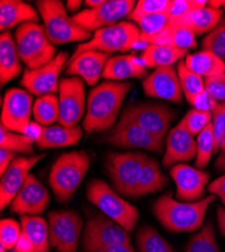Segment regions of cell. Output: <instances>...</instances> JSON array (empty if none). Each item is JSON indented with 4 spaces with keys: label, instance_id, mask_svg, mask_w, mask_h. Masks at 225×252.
Returning <instances> with one entry per match:
<instances>
[{
    "label": "cell",
    "instance_id": "30",
    "mask_svg": "<svg viewBox=\"0 0 225 252\" xmlns=\"http://www.w3.org/2000/svg\"><path fill=\"white\" fill-rule=\"evenodd\" d=\"M167 178L160 170L159 162L152 158H147L135 189L134 198L157 193L165 188Z\"/></svg>",
    "mask_w": 225,
    "mask_h": 252
},
{
    "label": "cell",
    "instance_id": "51",
    "mask_svg": "<svg viewBox=\"0 0 225 252\" xmlns=\"http://www.w3.org/2000/svg\"><path fill=\"white\" fill-rule=\"evenodd\" d=\"M218 154H219V156L215 161V167L219 172L225 173V134L222 139Z\"/></svg>",
    "mask_w": 225,
    "mask_h": 252
},
{
    "label": "cell",
    "instance_id": "13",
    "mask_svg": "<svg viewBox=\"0 0 225 252\" xmlns=\"http://www.w3.org/2000/svg\"><path fill=\"white\" fill-rule=\"evenodd\" d=\"M122 114L136 122L149 133L163 141L175 113L171 107L159 103H139L128 106Z\"/></svg>",
    "mask_w": 225,
    "mask_h": 252
},
{
    "label": "cell",
    "instance_id": "34",
    "mask_svg": "<svg viewBox=\"0 0 225 252\" xmlns=\"http://www.w3.org/2000/svg\"><path fill=\"white\" fill-rule=\"evenodd\" d=\"M177 72L184 96L189 104L199 95L205 92L204 78L190 71L184 61L178 63Z\"/></svg>",
    "mask_w": 225,
    "mask_h": 252
},
{
    "label": "cell",
    "instance_id": "53",
    "mask_svg": "<svg viewBox=\"0 0 225 252\" xmlns=\"http://www.w3.org/2000/svg\"><path fill=\"white\" fill-rule=\"evenodd\" d=\"M217 223L220 233L225 236V207L219 206L217 209Z\"/></svg>",
    "mask_w": 225,
    "mask_h": 252
},
{
    "label": "cell",
    "instance_id": "45",
    "mask_svg": "<svg viewBox=\"0 0 225 252\" xmlns=\"http://www.w3.org/2000/svg\"><path fill=\"white\" fill-rule=\"evenodd\" d=\"M205 91L208 96L217 101L225 102V73L204 79Z\"/></svg>",
    "mask_w": 225,
    "mask_h": 252
},
{
    "label": "cell",
    "instance_id": "46",
    "mask_svg": "<svg viewBox=\"0 0 225 252\" xmlns=\"http://www.w3.org/2000/svg\"><path fill=\"white\" fill-rule=\"evenodd\" d=\"M207 4L208 1H205V0H202V1H198V0H172L170 16L180 17L191 10L205 7Z\"/></svg>",
    "mask_w": 225,
    "mask_h": 252
},
{
    "label": "cell",
    "instance_id": "1",
    "mask_svg": "<svg viewBox=\"0 0 225 252\" xmlns=\"http://www.w3.org/2000/svg\"><path fill=\"white\" fill-rule=\"evenodd\" d=\"M132 88L129 82L106 81L95 86L88 95L83 128L86 133L109 129L115 123L121 105Z\"/></svg>",
    "mask_w": 225,
    "mask_h": 252
},
{
    "label": "cell",
    "instance_id": "4",
    "mask_svg": "<svg viewBox=\"0 0 225 252\" xmlns=\"http://www.w3.org/2000/svg\"><path fill=\"white\" fill-rule=\"evenodd\" d=\"M90 166V158L85 152H71L61 156L50 174V186L60 203L71 199Z\"/></svg>",
    "mask_w": 225,
    "mask_h": 252
},
{
    "label": "cell",
    "instance_id": "19",
    "mask_svg": "<svg viewBox=\"0 0 225 252\" xmlns=\"http://www.w3.org/2000/svg\"><path fill=\"white\" fill-rule=\"evenodd\" d=\"M142 90L148 97L168 100L180 104L183 100V91L174 66L157 68L142 81Z\"/></svg>",
    "mask_w": 225,
    "mask_h": 252
},
{
    "label": "cell",
    "instance_id": "49",
    "mask_svg": "<svg viewBox=\"0 0 225 252\" xmlns=\"http://www.w3.org/2000/svg\"><path fill=\"white\" fill-rule=\"evenodd\" d=\"M190 105L198 110L202 111H211L210 110V97L206 93V91L203 94L197 96L191 103Z\"/></svg>",
    "mask_w": 225,
    "mask_h": 252
},
{
    "label": "cell",
    "instance_id": "58",
    "mask_svg": "<svg viewBox=\"0 0 225 252\" xmlns=\"http://www.w3.org/2000/svg\"><path fill=\"white\" fill-rule=\"evenodd\" d=\"M223 7H224V10H225V3H224V5H223Z\"/></svg>",
    "mask_w": 225,
    "mask_h": 252
},
{
    "label": "cell",
    "instance_id": "33",
    "mask_svg": "<svg viewBox=\"0 0 225 252\" xmlns=\"http://www.w3.org/2000/svg\"><path fill=\"white\" fill-rule=\"evenodd\" d=\"M60 115L59 97L56 94H48L37 97L33 102L32 116L40 126H51L58 121Z\"/></svg>",
    "mask_w": 225,
    "mask_h": 252
},
{
    "label": "cell",
    "instance_id": "16",
    "mask_svg": "<svg viewBox=\"0 0 225 252\" xmlns=\"http://www.w3.org/2000/svg\"><path fill=\"white\" fill-rule=\"evenodd\" d=\"M69 60V53L61 52L49 64L35 70H26L20 83L30 94L37 97L56 94L60 85L59 76Z\"/></svg>",
    "mask_w": 225,
    "mask_h": 252
},
{
    "label": "cell",
    "instance_id": "9",
    "mask_svg": "<svg viewBox=\"0 0 225 252\" xmlns=\"http://www.w3.org/2000/svg\"><path fill=\"white\" fill-rule=\"evenodd\" d=\"M59 94L58 123L65 127H76L87 107L84 81L79 77L62 78L60 80Z\"/></svg>",
    "mask_w": 225,
    "mask_h": 252
},
{
    "label": "cell",
    "instance_id": "44",
    "mask_svg": "<svg viewBox=\"0 0 225 252\" xmlns=\"http://www.w3.org/2000/svg\"><path fill=\"white\" fill-rule=\"evenodd\" d=\"M20 235H22V229L15 220H1V223H0V242L6 250L15 247Z\"/></svg>",
    "mask_w": 225,
    "mask_h": 252
},
{
    "label": "cell",
    "instance_id": "42",
    "mask_svg": "<svg viewBox=\"0 0 225 252\" xmlns=\"http://www.w3.org/2000/svg\"><path fill=\"white\" fill-rule=\"evenodd\" d=\"M170 22L171 16L169 13H158L141 18L137 23L140 31V40L159 33L169 26Z\"/></svg>",
    "mask_w": 225,
    "mask_h": 252
},
{
    "label": "cell",
    "instance_id": "48",
    "mask_svg": "<svg viewBox=\"0 0 225 252\" xmlns=\"http://www.w3.org/2000/svg\"><path fill=\"white\" fill-rule=\"evenodd\" d=\"M14 158L15 153L8 150L0 149V175L2 176L5 173Z\"/></svg>",
    "mask_w": 225,
    "mask_h": 252
},
{
    "label": "cell",
    "instance_id": "31",
    "mask_svg": "<svg viewBox=\"0 0 225 252\" xmlns=\"http://www.w3.org/2000/svg\"><path fill=\"white\" fill-rule=\"evenodd\" d=\"M22 232L31 240L34 252H49V226L45 219L38 216L23 215Z\"/></svg>",
    "mask_w": 225,
    "mask_h": 252
},
{
    "label": "cell",
    "instance_id": "39",
    "mask_svg": "<svg viewBox=\"0 0 225 252\" xmlns=\"http://www.w3.org/2000/svg\"><path fill=\"white\" fill-rule=\"evenodd\" d=\"M202 49L225 62V18L203 38Z\"/></svg>",
    "mask_w": 225,
    "mask_h": 252
},
{
    "label": "cell",
    "instance_id": "17",
    "mask_svg": "<svg viewBox=\"0 0 225 252\" xmlns=\"http://www.w3.org/2000/svg\"><path fill=\"white\" fill-rule=\"evenodd\" d=\"M170 175L177 188L176 197L181 202H197L204 199L210 175L184 163L174 165Z\"/></svg>",
    "mask_w": 225,
    "mask_h": 252
},
{
    "label": "cell",
    "instance_id": "11",
    "mask_svg": "<svg viewBox=\"0 0 225 252\" xmlns=\"http://www.w3.org/2000/svg\"><path fill=\"white\" fill-rule=\"evenodd\" d=\"M104 141L120 149H144L153 153L162 152L163 141L158 139L126 115L107 133Z\"/></svg>",
    "mask_w": 225,
    "mask_h": 252
},
{
    "label": "cell",
    "instance_id": "7",
    "mask_svg": "<svg viewBox=\"0 0 225 252\" xmlns=\"http://www.w3.org/2000/svg\"><path fill=\"white\" fill-rule=\"evenodd\" d=\"M139 40V28L130 22L122 20L114 26L96 31L91 39L77 47L70 59L87 51H95L108 55L115 52L126 53L130 51Z\"/></svg>",
    "mask_w": 225,
    "mask_h": 252
},
{
    "label": "cell",
    "instance_id": "36",
    "mask_svg": "<svg viewBox=\"0 0 225 252\" xmlns=\"http://www.w3.org/2000/svg\"><path fill=\"white\" fill-rule=\"evenodd\" d=\"M136 239L139 252H176L158 231L150 226L141 227Z\"/></svg>",
    "mask_w": 225,
    "mask_h": 252
},
{
    "label": "cell",
    "instance_id": "18",
    "mask_svg": "<svg viewBox=\"0 0 225 252\" xmlns=\"http://www.w3.org/2000/svg\"><path fill=\"white\" fill-rule=\"evenodd\" d=\"M49 202V191L33 175L30 174L25 185L10 203V211L22 216H38L46 211Z\"/></svg>",
    "mask_w": 225,
    "mask_h": 252
},
{
    "label": "cell",
    "instance_id": "37",
    "mask_svg": "<svg viewBox=\"0 0 225 252\" xmlns=\"http://www.w3.org/2000/svg\"><path fill=\"white\" fill-rule=\"evenodd\" d=\"M197 157H196V167L199 170L205 169L209 163L212 155L215 150V141L213 135L212 123L197 135Z\"/></svg>",
    "mask_w": 225,
    "mask_h": 252
},
{
    "label": "cell",
    "instance_id": "57",
    "mask_svg": "<svg viewBox=\"0 0 225 252\" xmlns=\"http://www.w3.org/2000/svg\"><path fill=\"white\" fill-rule=\"evenodd\" d=\"M0 252H6V249L2 245L0 246Z\"/></svg>",
    "mask_w": 225,
    "mask_h": 252
},
{
    "label": "cell",
    "instance_id": "29",
    "mask_svg": "<svg viewBox=\"0 0 225 252\" xmlns=\"http://www.w3.org/2000/svg\"><path fill=\"white\" fill-rule=\"evenodd\" d=\"M188 54L183 50L170 46L149 44L141 55V61L147 68L171 67L177 62H181Z\"/></svg>",
    "mask_w": 225,
    "mask_h": 252
},
{
    "label": "cell",
    "instance_id": "12",
    "mask_svg": "<svg viewBox=\"0 0 225 252\" xmlns=\"http://www.w3.org/2000/svg\"><path fill=\"white\" fill-rule=\"evenodd\" d=\"M83 221L75 211L49 214V243L58 252H76Z\"/></svg>",
    "mask_w": 225,
    "mask_h": 252
},
{
    "label": "cell",
    "instance_id": "8",
    "mask_svg": "<svg viewBox=\"0 0 225 252\" xmlns=\"http://www.w3.org/2000/svg\"><path fill=\"white\" fill-rule=\"evenodd\" d=\"M148 156L141 153H108L106 169L115 192L120 196L134 198L140 173Z\"/></svg>",
    "mask_w": 225,
    "mask_h": 252
},
{
    "label": "cell",
    "instance_id": "14",
    "mask_svg": "<svg viewBox=\"0 0 225 252\" xmlns=\"http://www.w3.org/2000/svg\"><path fill=\"white\" fill-rule=\"evenodd\" d=\"M115 244H130V237L124 227L103 215L89 219L83 239L85 251L99 252Z\"/></svg>",
    "mask_w": 225,
    "mask_h": 252
},
{
    "label": "cell",
    "instance_id": "20",
    "mask_svg": "<svg viewBox=\"0 0 225 252\" xmlns=\"http://www.w3.org/2000/svg\"><path fill=\"white\" fill-rule=\"evenodd\" d=\"M46 155L33 157H18L8 166V169L1 176L0 182V208L3 210L10 205L20 189L25 185L31 170Z\"/></svg>",
    "mask_w": 225,
    "mask_h": 252
},
{
    "label": "cell",
    "instance_id": "28",
    "mask_svg": "<svg viewBox=\"0 0 225 252\" xmlns=\"http://www.w3.org/2000/svg\"><path fill=\"white\" fill-rule=\"evenodd\" d=\"M22 73L20 58L15 39L10 32H3L0 35V83H6L18 77Z\"/></svg>",
    "mask_w": 225,
    "mask_h": 252
},
{
    "label": "cell",
    "instance_id": "35",
    "mask_svg": "<svg viewBox=\"0 0 225 252\" xmlns=\"http://www.w3.org/2000/svg\"><path fill=\"white\" fill-rule=\"evenodd\" d=\"M33 142L35 141L32 136L10 131L3 125H0V149L31 155L33 153Z\"/></svg>",
    "mask_w": 225,
    "mask_h": 252
},
{
    "label": "cell",
    "instance_id": "23",
    "mask_svg": "<svg viewBox=\"0 0 225 252\" xmlns=\"http://www.w3.org/2000/svg\"><path fill=\"white\" fill-rule=\"evenodd\" d=\"M83 131L80 126L65 127L62 125L40 126L39 135L35 139V144L39 150L59 149L76 145L80 142Z\"/></svg>",
    "mask_w": 225,
    "mask_h": 252
},
{
    "label": "cell",
    "instance_id": "38",
    "mask_svg": "<svg viewBox=\"0 0 225 252\" xmlns=\"http://www.w3.org/2000/svg\"><path fill=\"white\" fill-rule=\"evenodd\" d=\"M186 252H219L211 223L202 227L199 232L191 238Z\"/></svg>",
    "mask_w": 225,
    "mask_h": 252
},
{
    "label": "cell",
    "instance_id": "15",
    "mask_svg": "<svg viewBox=\"0 0 225 252\" xmlns=\"http://www.w3.org/2000/svg\"><path fill=\"white\" fill-rule=\"evenodd\" d=\"M33 101L27 90L12 88L3 97L1 125L10 131L28 134Z\"/></svg>",
    "mask_w": 225,
    "mask_h": 252
},
{
    "label": "cell",
    "instance_id": "27",
    "mask_svg": "<svg viewBox=\"0 0 225 252\" xmlns=\"http://www.w3.org/2000/svg\"><path fill=\"white\" fill-rule=\"evenodd\" d=\"M222 18L223 9L205 6L191 10L180 17H171V20L185 26L197 36L210 32Z\"/></svg>",
    "mask_w": 225,
    "mask_h": 252
},
{
    "label": "cell",
    "instance_id": "47",
    "mask_svg": "<svg viewBox=\"0 0 225 252\" xmlns=\"http://www.w3.org/2000/svg\"><path fill=\"white\" fill-rule=\"evenodd\" d=\"M208 192L218 197L225 207V175L216 179L208 186Z\"/></svg>",
    "mask_w": 225,
    "mask_h": 252
},
{
    "label": "cell",
    "instance_id": "21",
    "mask_svg": "<svg viewBox=\"0 0 225 252\" xmlns=\"http://www.w3.org/2000/svg\"><path fill=\"white\" fill-rule=\"evenodd\" d=\"M108 60L109 55L105 53L95 51L84 52L69 60L66 74L79 77L89 86H94L102 77Z\"/></svg>",
    "mask_w": 225,
    "mask_h": 252
},
{
    "label": "cell",
    "instance_id": "26",
    "mask_svg": "<svg viewBox=\"0 0 225 252\" xmlns=\"http://www.w3.org/2000/svg\"><path fill=\"white\" fill-rule=\"evenodd\" d=\"M144 43L170 46L183 50H191L197 48L196 35L185 26L171 20L168 27H166L159 33L145 38Z\"/></svg>",
    "mask_w": 225,
    "mask_h": 252
},
{
    "label": "cell",
    "instance_id": "22",
    "mask_svg": "<svg viewBox=\"0 0 225 252\" xmlns=\"http://www.w3.org/2000/svg\"><path fill=\"white\" fill-rule=\"evenodd\" d=\"M197 157V141L194 136L178 124L168 134L167 149L162 158L165 167L189 161Z\"/></svg>",
    "mask_w": 225,
    "mask_h": 252
},
{
    "label": "cell",
    "instance_id": "56",
    "mask_svg": "<svg viewBox=\"0 0 225 252\" xmlns=\"http://www.w3.org/2000/svg\"><path fill=\"white\" fill-rule=\"evenodd\" d=\"M225 1H214V0H211V1H208L207 6L214 8V9H221L220 6H223Z\"/></svg>",
    "mask_w": 225,
    "mask_h": 252
},
{
    "label": "cell",
    "instance_id": "40",
    "mask_svg": "<svg viewBox=\"0 0 225 252\" xmlns=\"http://www.w3.org/2000/svg\"><path fill=\"white\" fill-rule=\"evenodd\" d=\"M172 0H139L129 18L136 24L141 18L158 13H169Z\"/></svg>",
    "mask_w": 225,
    "mask_h": 252
},
{
    "label": "cell",
    "instance_id": "5",
    "mask_svg": "<svg viewBox=\"0 0 225 252\" xmlns=\"http://www.w3.org/2000/svg\"><path fill=\"white\" fill-rule=\"evenodd\" d=\"M17 52L30 70L43 67L56 58V48L47 36L45 28L38 23L20 25L14 34Z\"/></svg>",
    "mask_w": 225,
    "mask_h": 252
},
{
    "label": "cell",
    "instance_id": "52",
    "mask_svg": "<svg viewBox=\"0 0 225 252\" xmlns=\"http://www.w3.org/2000/svg\"><path fill=\"white\" fill-rule=\"evenodd\" d=\"M99 252H134L130 244H115L105 247Z\"/></svg>",
    "mask_w": 225,
    "mask_h": 252
},
{
    "label": "cell",
    "instance_id": "54",
    "mask_svg": "<svg viewBox=\"0 0 225 252\" xmlns=\"http://www.w3.org/2000/svg\"><path fill=\"white\" fill-rule=\"evenodd\" d=\"M81 4H82L81 0H68L66 3V9L70 12H77L80 9Z\"/></svg>",
    "mask_w": 225,
    "mask_h": 252
},
{
    "label": "cell",
    "instance_id": "3",
    "mask_svg": "<svg viewBox=\"0 0 225 252\" xmlns=\"http://www.w3.org/2000/svg\"><path fill=\"white\" fill-rule=\"evenodd\" d=\"M35 6L44 22L47 36L54 46L92 38L90 32L80 27L73 17L68 15L62 1L39 0L35 1Z\"/></svg>",
    "mask_w": 225,
    "mask_h": 252
},
{
    "label": "cell",
    "instance_id": "2",
    "mask_svg": "<svg viewBox=\"0 0 225 252\" xmlns=\"http://www.w3.org/2000/svg\"><path fill=\"white\" fill-rule=\"evenodd\" d=\"M216 196L210 195L197 202H181L168 192L160 197L153 206L159 222L171 232H192L203 225L206 211Z\"/></svg>",
    "mask_w": 225,
    "mask_h": 252
},
{
    "label": "cell",
    "instance_id": "32",
    "mask_svg": "<svg viewBox=\"0 0 225 252\" xmlns=\"http://www.w3.org/2000/svg\"><path fill=\"white\" fill-rule=\"evenodd\" d=\"M184 62L190 71L204 79L225 73V62L206 51L189 55Z\"/></svg>",
    "mask_w": 225,
    "mask_h": 252
},
{
    "label": "cell",
    "instance_id": "50",
    "mask_svg": "<svg viewBox=\"0 0 225 252\" xmlns=\"http://www.w3.org/2000/svg\"><path fill=\"white\" fill-rule=\"evenodd\" d=\"M14 252H34L32 243L23 232L14 247Z\"/></svg>",
    "mask_w": 225,
    "mask_h": 252
},
{
    "label": "cell",
    "instance_id": "6",
    "mask_svg": "<svg viewBox=\"0 0 225 252\" xmlns=\"http://www.w3.org/2000/svg\"><path fill=\"white\" fill-rule=\"evenodd\" d=\"M86 197L105 216L131 232L138 220L137 209L122 199L109 185L101 180H93L86 191Z\"/></svg>",
    "mask_w": 225,
    "mask_h": 252
},
{
    "label": "cell",
    "instance_id": "24",
    "mask_svg": "<svg viewBox=\"0 0 225 252\" xmlns=\"http://www.w3.org/2000/svg\"><path fill=\"white\" fill-rule=\"evenodd\" d=\"M39 13L31 4L20 0H1L0 1V30L8 32L26 23H37Z\"/></svg>",
    "mask_w": 225,
    "mask_h": 252
},
{
    "label": "cell",
    "instance_id": "55",
    "mask_svg": "<svg viewBox=\"0 0 225 252\" xmlns=\"http://www.w3.org/2000/svg\"><path fill=\"white\" fill-rule=\"evenodd\" d=\"M104 1L105 0H86L85 5H86V7H88V9H91V8H95V7L101 5Z\"/></svg>",
    "mask_w": 225,
    "mask_h": 252
},
{
    "label": "cell",
    "instance_id": "10",
    "mask_svg": "<svg viewBox=\"0 0 225 252\" xmlns=\"http://www.w3.org/2000/svg\"><path fill=\"white\" fill-rule=\"evenodd\" d=\"M134 0H105L101 5L79 11L73 16L75 22L84 30L92 32L120 23L129 17L135 7Z\"/></svg>",
    "mask_w": 225,
    "mask_h": 252
},
{
    "label": "cell",
    "instance_id": "43",
    "mask_svg": "<svg viewBox=\"0 0 225 252\" xmlns=\"http://www.w3.org/2000/svg\"><path fill=\"white\" fill-rule=\"evenodd\" d=\"M210 110L212 113L211 123L215 141L214 154H218L225 134V102H217L210 98Z\"/></svg>",
    "mask_w": 225,
    "mask_h": 252
},
{
    "label": "cell",
    "instance_id": "25",
    "mask_svg": "<svg viewBox=\"0 0 225 252\" xmlns=\"http://www.w3.org/2000/svg\"><path fill=\"white\" fill-rule=\"evenodd\" d=\"M148 70L144 64L136 60L132 55L116 56L107 61L102 78L108 81L120 82L130 78H147Z\"/></svg>",
    "mask_w": 225,
    "mask_h": 252
},
{
    "label": "cell",
    "instance_id": "41",
    "mask_svg": "<svg viewBox=\"0 0 225 252\" xmlns=\"http://www.w3.org/2000/svg\"><path fill=\"white\" fill-rule=\"evenodd\" d=\"M212 122L211 111L191 109L179 123L182 127L189 131L193 136L198 135Z\"/></svg>",
    "mask_w": 225,
    "mask_h": 252
}]
</instances>
